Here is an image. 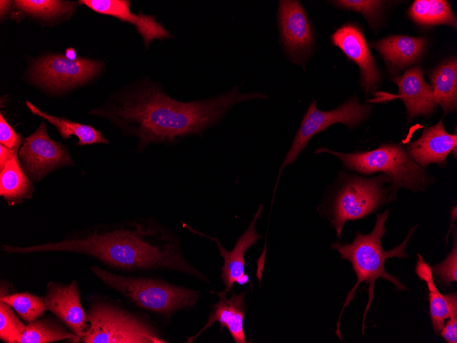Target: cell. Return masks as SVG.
<instances>
[{
    "mask_svg": "<svg viewBox=\"0 0 457 343\" xmlns=\"http://www.w3.org/2000/svg\"><path fill=\"white\" fill-rule=\"evenodd\" d=\"M9 254L70 253L94 258L124 272L170 271L209 283L186 257L181 238L153 217L99 224L67 233L59 241L26 246L9 244Z\"/></svg>",
    "mask_w": 457,
    "mask_h": 343,
    "instance_id": "6da1fadb",
    "label": "cell"
},
{
    "mask_svg": "<svg viewBox=\"0 0 457 343\" xmlns=\"http://www.w3.org/2000/svg\"><path fill=\"white\" fill-rule=\"evenodd\" d=\"M261 92L237 88L208 99L181 101L147 81L111 95L89 114L108 120L125 136L138 138V152L151 144H174L184 137L199 136L218 123L235 105L266 99Z\"/></svg>",
    "mask_w": 457,
    "mask_h": 343,
    "instance_id": "7a4b0ae2",
    "label": "cell"
},
{
    "mask_svg": "<svg viewBox=\"0 0 457 343\" xmlns=\"http://www.w3.org/2000/svg\"><path fill=\"white\" fill-rule=\"evenodd\" d=\"M389 209L382 214H378L375 226L369 234L365 235L357 231L351 243L341 244L339 242H336L330 245L331 249L337 251L340 253L342 259H347L352 264L354 271L357 276V281L353 288L348 292L338 318L336 334L341 340V317L345 307L349 305L353 299L358 285L362 282H365L369 285V298L363 315V333H364L366 315L374 298V284L377 279L382 278L384 280H388L394 285L397 290H407L397 278L385 271L384 266L385 261L389 258L394 257L399 258L408 257V255L405 253V250L407 243L417 226L415 225L410 229L406 238L400 244L389 251H384L381 244V239L387 232L384 224L389 217Z\"/></svg>",
    "mask_w": 457,
    "mask_h": 343,
    "instance_id": "3957f363",
    "label": "cell"
},
{
    "mask_svg": "<svg viewBox=\"0 0 457 343\" xmlns=\"http://www.w3.org/2000/svg\"><path fill=\"white\" fill-rule=\"evenodd\" d=\"M104 285L140 310L167 323L179 312L194 308L200 291L171 283L162 277L118 274L98 266L90 267Z\"/></svg>",
    "mask_w": 457,
    "mask_h": 343,
    "instance_id": "277c9868",
    "label": "cell"
},
{
    "mask_svg": "<svg viewBox=\"0 0 457 343\" xmlns=\"http://www.w3.org/2000/svg\"><path fill=\"white\" fill-rule=\"evenodd\" d=\"M89 329L84 343H168L162 328L143 311L130 310L120 299L94 294L86 311Z\"/></svg>",
    "mask_w": 457,
    "mask_h": 343,
    "instance_id": "5b68a950",
    "label": "cell"
},
{
    "mask_svg": "<svg viewBox=\"0 0 457 343\" xmlns=\"http://www.w3.org/2000/svg\"><path fill=\"white\" fill-rule=\"evenodd\" d=\"M315 153L332 154L339 159L345 168L362 174L383 173L396 189L402 188L417 192L425 190L433 181L399 144H385L371 151L349 153L322 147L316 149Z\"/></svg>",
    "mask_w": 457,
    "mask_h": 343,
    "instance_id": "8992f818",
    "label": "cell"
},
{
    "mask_svg": "<svg viewBox=\"0 0 457 343\" xmlns=\"http://www.w3.org/2000/svg\"><path fill=\"white\" fill-rule=\"evenodd\" d=\"M331 205L329 216L338 238L345 223L363 218L393 200L397 189L384 174L365 178L345 177Z\"/></svg>",
    "mask_w": 457,
    "mask_h": 343,
    "instance_id": "52a82bcc",
    "label": "cell"
},
{
    "mask_svg": "<svg viewBox=\"0 0 457 343\" xmlns=\"http://www.w3.org/2000/svg\"><path fill=\"white\" fill-rule=\"evenodd\" d=\"M370 110V105L361 104L354 97L337 108L328 111L317 109L316 101L313 100L304 114L291 146L279 168L276 186L282 170L296 160L313 136L336 123H341L349 128H353L368 116Z\"/></svg>",
    "mask_w": 457,
    "mask_h": 343,
    "instance_id": "ba28073f",
    "label": "cell"
},
{
    "mask_svg": "<svg viewBox=\"0 0 457 343\" xmlns=\"http://www.w3.org/2000/svg\"><path fill=\"white\" fill-rule=\"evenodd\" d=\"M103 68V63L89 58L71 60L64 55L49 54L34 61L30 80L53 93H62L88 82Z\"/></svg>",
    "mask_w": 457,
    "mask_h": 343,
    "instance_id": "9c48e42d",
    "label": "cell"
},
{
    "mask_svg": "<svg viewBox=\"0 0 457 343\" xmlns=\"http://www.w3.org/2000/svg\"><path fill=\"white\" fill-rule=\"evenodd\" d=\"M18 157L24 171L35 183L57 169L75 166L67 148L49 137L44 122L25 138Z\"/></svg>",
    "mask_w": 457,
    "mask_h": 343,
    "instance_id": "30bf717a",
    "label": "cell"
},
{
    "mask_svg": "<svg viewBox=\"0 0 457 343\" xmlns=\"http://www.w3.org/2000/svg\"><path fill=\"white\" fill-rule=\"evenodd\" d=\"M277 22L285 52L293 63L303 66L311 54L314 40L311 25L300 2L280 0Z\"/></svg>",
    "mask_w": 457,
    "mask_h": 343,
    "instance_id": "8fae6325",
    "label": "cell"
},
{
    "mask_svg": "<svg viewBox=\"0 0 457 343\" xmlns=\"http://www.w3.org/2000/svg\"><path fill=\"white\" fill-rule=\"evenodd\" d=\"M43 298L47 310L78 336L80 340L86 335L90 325L81 305L76 279L69 283L49 282Z\"/></svg>",
    "mask_w": 457,
    "mask_h": 343,
    "instance_id": "7c38bea8",
    "label": "cell"
},
{
    "mask_svg": "<svg viewBox=\"0 0 457 343\" xmlns=\"http://www.w3.org/2000/svg\"><path fill=\"white\" fill-rule=\"evenodd\" d=\"M330 39L350 60L358 65L361 85L365 92L369 94L376 90L380 80V73L359 26L353 23H345L331 35Z\"/></svg>",
    "mask_w": 457,
    "mask_h": 343,
    "instance_id": "4fadbf2b",
    "label": "cell"
},
{
    "mask_svg": "<svg viewBox=\"0 0 457 343\" xmlns=\"http://www.w3.org/2000/svg\"><path fill=\"white\" fill-rule=\"evenodd\" d=\"M262 209L263 205L260 204L250 222L249 226L237 238L232 251H226L217 238L211 237L198 231L187 223L181 222L183 227L192 233L207 238L211 241H214L216 243L220 255L224 259L220 278L225 285L226 292L232 290L234 283L242 285L249 281L248 275L244 272V267L246 264L244 257L247 250L254 245L262 237L257 233L255 228L256 223L261 215Z\"/></svg>",
    "mask_w": 457,
    "mask_h": 343,
    "instance_id": "5bb4252c",
    "label": "cell"
},
{
    "mask_svg": "<svg viewBox=\"0 0 457 343\" xmlns=\"http://www.w3.org/2000/svg\"><path fill=\"white\" fill-rule=\"evenodd\" d=\"M247 292L236 294L231 290L230 298L226 297L225 290L216 292L218 301L211 305V312L207 322L198 333L189 336L185 343H192L207 329L216 322H219L220 331L226 328L235 343H247L244 331V320L246 312V295Z\"/></svg>",
    "mask_w": 457,
    "mask_h": 343,
    "instance_id": "9a60e30c",
    "label": "cell"
},
{
    "mask_svg": "<svg viewBox=\"0 0 457 343\" xmlns=\"http://www.w3.org/2000/svg\"><path fill=\"white\" fill-rule=\"evenodd\" d=\"M79 3L97 13L112 16L134 25L146 48L154 40L173 38L170 31L160 22L156 21L154 15L149 16L142 12L133 13L130 10V1L81 0Z\"/></svg>",
    "mask_w": 457,
    "mask_h": 343,
    "instance_id": "2e32d148",
    "label": "cell"
},
{
    "mask_svg": "<svg viewBox=\"0 0 457 343\" xmlns=\"http://www.w3.org/2000/svg\"><path fill=\"white\" fill-rule=\"evenodd\" d=\"M456 133L447 132L441 119L437 124L425 127L420 138L407 144L406 151L423 168L432 163L445 167L448 155L452 151L456 155Z\"/></svg>",
    "mask_w": 457,
    "mask_h": 343,
    "instance_id": "e0dca14e",
    "label": "cell"
},
{
    "mask_svg": "<svg viewBox=\"0 0 457 343\" xmlns=\"http://www.w3.org/2000/svg\"><path fill=\"white\" fill-rule=\"evenodd\" d=\"M399 88V97L404 102L408 120L430 116L437 107L431 85L427 84L422 69L415 66L404 74L392 78Z\"/></svg>",
    "mask_w": 457,
    "mask_h": 343,
    "instance_id": "ac0fdd59",
    "label": "cell"
},
{
    "mask_svg": "<svg viewBox=\"0 0 457 343\" xmlns=\"http://www.w3.org/2000/svg\"><path fill=\"white\" fill-rule=\"evenodd\" d=\"M426 42L425 37L394 35L374 42L372 47L378 51L391 69L398 71L419 59Z\"/></svg>",
    "mask_w": 457,
    "mask_h": 343,
    "instance_id": "d6986e66",
    "label": "cell"
},
{
    "mask_svg": "<svg viewBox=\"0 0 457 343\" xmlns=\"http://www.w3.org/2000/svg\"><path fill=\"white\" fill-rule=\"evenodd\" d=\"M415 272L427 285L431 321L435 333L439 334L445 320L449 318L453 310L457 309L456 293L443 295L438 290L434 285L432 268L420 254L418 255Z\"/></svg>",
    "mask_w": 457,
    "mask_h": 343,
    "instance_id": "ffe728a7",
    "label": "cell"
},
{
    "mask_svg": "<svg viewBox=\"0 0 457 343\" xmlns=\"http://www.w3.org/2000/svg\"><path fill=\"white\" fill-rule=\"evenodd\" d=\"M34 190L33 181L23 169L18 155L0 167V196L9 206L30 199Z\"/></svg>",
    "mask_w": 457,
    "mask_h": 343,
    "instance_id": "44dd1931",
    "label": "cell"
},
{
    "mask_svg": "<svg viewBox=\"0 0 457 343\" xmlns=\"http://www.w3.org/2000/svg\"><path fill=\"white\" fill-rule=\"evenodd\" d=\"M433 96L437 105L445 114L454 112L457 106V62L448 60L436 68L430 76Z\"/></svg>",
    "mask_w": 457,
    "mask_h": 343,
    "instance_id": "7402d4cb",
    "label": "cell"
},
{
    "mask_svg": "<svg viewBox=\"0 0 457 343\" xmlns=\"http://www.w3.org/2000/svg\"><path fill=\"white\" fill-rule=\"evenodd\" d=\"M25 104L34 115L42 118L55 126L60 135L64 140L68 139L71 136H75L78 139L76 144L79 146L94 144H109V141L104 134L90 125L51 115L42 111L29 101H26Z\"/></svg>",
    "mask_w": 457,
    "mask_h": 343,
    "instance_id": "603a6c76",
    "label": "cell"
},
{
    "mask_svg": "<svg viewBox=\"0 0 457 343\" xmlns=\"http://www.w3.org/2000/svg\"><path fill=\"white\" fill-rule=\"evenodd\" d=\"M65 340L80 342V338L57 318L42 316L26 324L18 343H49Z\"/></svg>",
    "mask_w": 457,
    "mask_h": 343,
    "instance_id": "cb8c5ba5",
    "label": "cell"
},
{
    "mask_svg": "<svg viewBox=\"0 0 457 343\" xmlns=\"http://www.w3.org/2000/svg\"><path fill=\"white\" fill-rule=\"evenodd\" d=\"M410 18L423 26L448 25L456 27V18L449 6L444 0H416L408 12Z\"/></svg>",
    "mask_w": 457,
    "mask_h": 343,
    "instance_id": "d4e9b609",
    "label": "cell"
},
{
    "mask_svg": "<svg viewBox=\"0 0 457 343\" xmlns=\"http://www.w3.org/2000/svg\"><path fill=\"white\" fill-rule=\"evenodd\" d=\"M14 6L28 16L43 20H53L70 16L76 3L58 0H16Z\"/></svg>",
    "mask_w": 457,
    "mask_h": 343,
    "instance_id": "484cf974",
    "label": "cell"
},
{
    "mask_svg": "<svg viewBox=\"0 0 457 343\" xmlns=\"http://www.w3.org/2000/svg\"><path fill=\"white\" fill-rule=\"evenodd\" d=\"M0 301L12 307L27 323L41 317L47 310L43 296L28 292L10 294L1 291Z\"/></svg>",
    "mask_w": 457,
    "mask_h": 343,
    "instance_id": "4316f807",
    "label": "cell"
},
{
    "mask_svg": "<svg viewBox=\"0 0 457 343\" xmlns=\"http://www.w3.org/2000/svg\"><path fill=\"white\" fill-rule=\"evenodd\" d=\"M25 327L13 308L0 301V340L6 343H18Z\"/></svg>",
    "mask_w": 457,
    "mask_h": 343,
    "instance_id": "83f0119b",
    "label": "cell"
},
{
    "mask_svg": "<svg viewBox=\"0 0 457 343\" xmlns=\"http://www.w3.org/2000/svg\"><path fill=\"white\" fill-rule=\"evenodd\" d=\"M332 3L338 8L354 11L363 14L373 25L383 8V1L376 0H337Z\"/></svg>",
    "mask_w": 457,
    "mask_h": 343,
    "instance_id": "f1b7e54d",
    "label": "cell"
},
{
    "mask_svg": "<svg viewBox=\"0 0 457 343\" xmlns=\"http://www.w3.org/2000/svg\"><path fill=\"white\" fill-rule=\"evenodd\" d=\"M456 231H454V246L447 257L441 263L432 267V270L440 282L448 286L457 281Z\"/></svg>",
    "mask_w": 457,
    "mask_h": 343,
    "instance_id": "f546056e",
    "label": "cell"
},
{
    "mask_svg": "<svg viewBox=\"0 0 457 343\" xmlns=\"http://www.w3.org/2000/svg\"><path fill=\"white\" fill-rule=\"evenodd\" d=\"M21 139L14 129L8 124L2 113L0 114V144L17 151Z\"/></svg>",
    "mask_w": 457,
    "mask_h": 343,
    "instance_id": "4dcf8cb0",
    "label": "cell"
},
{
    "mask_svg": "<svg viewBox=\"0 0 457 343\" xmlns=\"http://www.w3.org/2000/svg\"><path fill=\"white\" fill-rule=\"evenodd\" d=\"M440 333L447 342H457V309L451 312L449 321L443 326Z\"/></svg>",
    "mask_w": 457,
    "mask_h": 343,
    "instance_id": "1f68e13d",
    "label": "cell"
},
{
    "mask_svg": "<svg viewBox=\"0 0 457 343\" xmlns=\"http://www.w3.org/2000/svg\"><path fill=\"white\" fill-rule=\"evenodd\" d=\"M16 155H17V151L0 144V167H2Z\"/></svg>",
    "mask_w": 457,
    "mask_h": 343,
    "instance_id": "d6a6232c",
    "label": "cell"
},
{
    "mask_svg": "<svg viewBox=\"0 0 457 343\" xmlns=\"http://www.w3.org/2000/svg\"><path fill=\"white\" fill-rule=\"evenodd\" d=\"M11 1H0V4H1V16L5 14L9 10L10 5Z\"/></svg>",
    "mask_w": 457,
    "mask_h": 343,
    "instance_id": "836d02e7",
    "label": "cell"
},
{
    "mask_svg": "<svg viewBox=\"0 0 457 343\" xmlns=\"http://www.w3.org/2000/svg\"><path fill=\"white\" fill-rule=\"evenodd\" d=\"M64 55L71 60H75L77 58L76 51L72 48L67 49Z\"/></svg>",
    "mask_w": 457,
    "mask_h": 343,
    "instance_id": "e575fe53",
    "label": "cell"
}]
</instances>
